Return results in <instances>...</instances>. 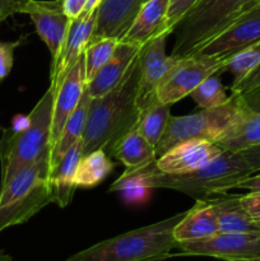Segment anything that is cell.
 Here are the masks:
<instances>
[{
	"label": "cell",
	"instance_id": "6da1fadb",
	"mask_svg": "<svg viewBox=\"0 0 260 261\" xmlns=\"http://www.w3.org/2000/svg\"><path fill=\"white\" fill-rule=\"evenodd\" d=\"M252 173L254 170L239 152L223 149L211 163L184 175L161 172L155 161L144 167L126 170L112 184L110 191L171 189L199 200L236 189L241 181Z\"/></svg>",
	"mask_w": 260,
	"mask_h": 261
},
{
	"label": "cell",
	"instance_id": "7a4b0ae2",
	"mask_svg": "<svg viewBox=\"0 0 260 261\" xmlns=\"http://www.w3.org/2000/svg\"><path fill=\"white\" fill-rule=\"evenodd\" d=\"M138 88L139 55L116 87L89 101L86 129L82 137L83 155L98 149L110 153L124 135L137 127L142 111Z\"/></svg>",
	"mask_w": 260,
	"mask_h": 261
},
{
	"label": "cell",
	"instance_id": "3957f363",
	"mask_svg": "<svg viewBox=\"0 0 260 261\" xmlns=\"http://www.w3.org/2000/svg\"><path fill=\"white\" fill-rule=\"evenodd\" d=\"M186 212L142 228L105 240L71 255L66 261H161L172 256L177 249L173 237L176 224Z\"/></svg>",
	"mask_w": 260,
	"mask_h": 261
},
{
	"label": "cell",
	"instance_id": "277c9868",
	"mask_svg": "<svg viewBox=\"0 0 260 261\" xmlns=\"http://www.w3.org/2000/svg\"><path fill=\"white\" fill-rule=\"evenodd\" d=\"M50 152L20 170L0 186V233L30 221L46 205L54 203L50 181Z\"/></svg>",
	"mask_w": 260,
	"mask_h": 261
},
{
	"label": "cell",
	"instance_id": "5b68a950",
	"mask_svg": "<svg viewBox=\"0 0 260 261\" xmlns=\"http://www.w3.org/2000/svg\"><path fill=\"white\" fill-rule=\"evenodd\" d=\"M54 92L48 88L28 115V122L19 130L7 129L0 143L2 184L5 185L20 170L37 162L48 150L53 122Z\"/></svg>",
	"mask_w": 260,
	"mask_h": 261
},
{
	"label": "cell",
	"instance_id": "8992f818",
	"mask_svg": "<svg viewBox=\"0 0 260 261\" xmlns=\"http://www.w3.org/2000/svg\"><path fill=\"white\" fill-rule=\"evenodd\" d=\"M257 4L260 0H199L173 30L171 55L181 58L198 53Z\"/></svg>",
	"mask_w": 260,
	"mask_h": 261
},
{
	"label": "cell",
	"instance_id": "52a82bcc",
	"mask_svg": "<svg viewBox=\"0 0 260 261\" xmlns=\"http://www.w3.org/2000/svg\"><path fill=\"white\" fill-rule=\"evenodd\" d=\"M244 106L240 94L231 93L228 101L212 110H200L186 116H171L162 138L155 145V155L185 140H208L216 143L235 121Z\"/></svg>",
	"mask_w": 260,
	"mask_h": 261
},
{
	"label": "cell",
	"instance_id": "ba28073f",
	"mask_svg": "<svg viewBox=\"0 0 260 261\" xmlns=\"http://www.w3.org/2000/svg\"><path fill=\"white\" fill-rule=\"evenodd\" d=\"M228 59L229 56H212L203 53L181 58L173 56L172 63L158 83L155 98L161 103H176L188 97L206 78L222 73Z\"/></svg>",
	"mask_w": 260,
	"mask_h": 261
},
{
	"label": "cell",
	"instance_id": "9c48e42d",
	"mask_svg": "<svg viewBox=\"0 0 260 261\" xmlns=\"http://www.w3.org/2000/svg\"><path fill=\"white\" fill-rule=\"evenodd\" d=\"M180 254L209 256L224 261L250 260L260 256V231L247 233H218L177 245Z\"/></svg>",
	"mask_w": 260,
	"mask_h": 261
},
{
	"label": "cell",
	"instance_id": "30bf717a",
	"mask_svg": "<svg viewBox=\"0 0 260 261\" xmlns=\"http://www.w3.org/2000/svg\"><path fill=\"white\" fill-rule=\"evenodd\" d=\"M87 87L86 79V63L84 54L76 60L73 68L66 73L58 88L54 92L53 103V122H51L50 139H48V152L55 149L60 135L63 133L64 125L69 119L75 107L81 101L83 92Z\"/></svg>",
	"mask_w": 260,
	"mask_h": 261
},
{
	"label": "cell",
	"instance_id": "8fae6325",
	"mask_svg": "<svg viewBox=\"0 0 260 261\" xmlns=\"http://www.w3.org/2000/svg\"><path fill=\"white\" fill-rule=\"evenodd\" d=\"M97 13H98V8L91 13H81V15L70 20L68 33H66L63 46L59 51L58 58L51 61L50 87L48 88L53 89V92H55L60 82L63 81L66 73L73 68L81 55H83L84 50L93 35L94 28H96Z\"/></svg>",
	"mask_w": 260,
	"mask_h": 261
},
{
	"label": "cell",
	"instance_id": "7c38bea8",
	"mask_svg": "<svg viewBox=\"0 0 260 261\" xmlns=\"http://www.w3.org/2000/svg\"><path fill=\"white\" fill-rule=\"evenodd\" d=\"M24 14L31 17L36 33L47 46L54 61L58 58L71 20L64 12L63 0H31Z\"/></svg>",
	"mask_w": 260,
	"mask_h": 261
},
{
	"label": "cell",
	"instance_id": "4fadbf2b",
	"mask_svg": "<svg viewBox=\"0 0 260 261\" xmlns=\"http://www.w3.org/2000/svg\"><path fill=\"white\" fill-rule=\"evenodd\" d=\"M222 152L221 147L208 140H185L157 157L155 166L163 173L184 175L204 167Z\"/></svg>",
	"mask_w": 260,
	"mask_h": 261
},
{
	"label": "cell",
	"instance_id": "5bb4252c",
	"mask_svg": "<svg viewBox=\"0 0 260 261\" xmlns=\"http://www.w3.org/2000/svg\"><path fill=\"white\" fill-rule=\"evenodd\" d=\"M168 35L162 33L149 42L145 43L139 53V98L140 110L144 109L152 102L158 101L155 98V89L158 83L168 66L173 60V56L166 54V40ZM142 112V111H140Z\"/></svg>",
	"mask_w": 260,
	"mask_h": 261
},
{
	"label": "cell",
	"instance_id": "9a60e30c",
	"mask_svg": "<svg viewBox=\"0 0 260 261\" xmlns=\"http://www.w3.org/2000/svg\"><path fill=\"white\" fill-rule=\"evenodd\" d=\"M260 40V4L237 18L231 25L206 43L200 51L205 55L228 56Z\"/></svg>",
	"mask_w": 260,
	"mask_h": 261
},
{
	"label": "cell",
	"instance_id": "2e32d148",
	"mask_svg": "<svg viewBox=\"0 0 260 261\" xmlns=\"http://www.w3.org/2000/svg\"><path fill=\"white\" fill-rule=\"evenodd\" d=\"M242 98L244 106L240 114L216 142L224 150L240 152L260 144V94H247Z\"/></svg>",
	"mask_w": 260,
	"mask_h": 261
},
{
	"label": "cell",
	"instance_id": "e0dca14e",
	"mask_svg": "<svg viewBox=\"0 0 260 261\" xmlns=\"http://www.w3.org/2000/svg\"><path fill=\"white\" fill-rule=\"evenodd\" d=\"M145 0H102L91 40L112 37L121 40Z\"/></svg>",
	"mask_w": 260,
	"mask_h": 261
},
{
	"label": "cell",
	"instance_id": "ac0fdd59",
	"mask_svg": "<svg viewBox=\"0 0 260 261\" xmlns=\"http://www.w3.org/2000/svg\"><path fill=\"white\" fill-rule=\"evenodd\" d=\"M142 47L143 46L135 43L120 41L109 61L99 69L94 78L87 83L89 97L98 98L116 87L139 55Z\"/></svg>",
	"mask_w": 260,
	"mask_h": 261
},
{
	"label": "cell",
	"instance_id": "d6986e66",
	"mask_svg": "<svg viewBox=\"0 0 260 261\" xmlns=\"http://www.w3.org/2000/svg\"><path fill=\"white\" fill-rule=\"evenodd\" d=\"M168 4L170 0H147L120 41L144 46L162 33L170 36V33L166 31Z\"/></svg>",
	"mask_w": 260,
	"mask_h": 261
},
{
	"label": "cell",
	"instance_id": "ffe728a7",
	"mask_svg": "<svg viewBox=\"0 0 260 261\" xmlns=\"http://www.w3.org/2000/svg\"><path fill=\"white\" fill-rule=\"evenodd\" d=\"M218 233L216 208L208 199H199L176 224L173 237L177 244L205 239Z\"/></svg>",
	"mask_w": 260,
	"mask_h": 261
},
{
	"label": "cell",
	"instance_id": "44dd1931",
	"mask_svg": "<svg viewBox=\"0 0 260 261\" xmlns=\"http://www.w3.org/2000/svg\"><path fill=\"white\" fill-rule=\"evenodd\" d=\"M83 155L82 139L71 145L65 154L51 168L50 181L53 189L54 203L60 208H65L73 200L75 193V173L78 163Z\"/></svg>",
	"mask_w": 260,
	"mask_h": 261
},
{
	"label": "cell",
	"instance_id": "7402d4cb",
	"mask_svg": "<svg viewBox=\"0 0 260 261\" xmlns=\"http://www.w3.org/2000/svg\"><path fill=\"white\" fill-rule=\"evenodd\" d=\"M216 208L218 232L222 233H247L259 232L260 228L251 221L240 203L239 194L222 193L208 198Z\"/></svg>",
	"mask_w": 260,
	"mask_h": 261
},
{
	"label": "cell",
	"instance_id": "603a6c76",
	"mask_svg": "<svg viewBox=\"0 0 260 261\" xmlns=\"http://www.w3.org/2000/svg\"><path fill=\"white\" fill-rule=\"evenodd\" d=\"M109 154L119 160L126 170L144 167L157 160L154 147L137 129L124 135Z\"/></svg>",
	"mask_w": 260,
	"mask_h": 261
},
{
	"label": "cell",
	"instance_id": "cb8c5ba5",
	"mask_svg": "<svg viewBox=\"0 0 260 261\" xmlns=\"http://www.w3.org/2000/svg\"><path fill=\"white\" fill-rule=\"evenodd\" d=\"M89 101H91V97H89L88 89H87L86 87L78 106L75 107L73 114H71L70 116H69V119L66 120L65 125H64L63 133H61L60 135V139H59L54 152L50 154L51 168H53L54 166L56 165V162L65 154V152L71 147V145L75 144V143L78 142V140H81L82 137H83L84 129H86L87 116H88Z\"/></svg>",
	"mask_w": 260,
	"mask_h": 261
},
{
	"label": "cell",
	"instance_id": "d4e9b609",
	"mask_svg": "<svg viewBox=\"0 0 260 261\" xmlns=\"http://www.w3.org/2000/svg\"><path fill=\"white\" fill-rule=\"evenodd\" d=\"M115 168L105 150L98 149L82 155L75 173L76 188H94L99 185Z\"/></svg>",
	"mask_w": 260,
	"mask_h": 261
},
{
	"label": "cell",
	"instance_id": "484cf974",
	"mask_svg": "<svg viewBox=\"0 0 260 261\" xmlns=\"http://www.w3.org/2000/svg\"><path fill=\"white\" fill-rule=\"evenodd\" d=\"M171 106L172 105L161 103L160 101H154L145 106L140 112L139 121H138L135 129L154 148L162 138L166 126L168 124V120L171 117Z\"/></svg>",
	"mask_w": 260,
	"mask_h": 261
},
{
	"label": "cell",
	"instance_id": "4316f807",
	"mask_svg": "<svg viewBox=\"0 0 260 261\" xmlns=\"http://www.w3.org/2000/svg\"><path fill=\"white\" fill-rule=\"evenodd\" d=\"M120 40L112 37L89 40L84 50V63H86V79L87 83L94 78L99 69L109 61L114 54L115 48L119 45Z\"/></svg>",
	"mask_w": 260,
	"mask_h": 261
},
{
	"label": "cell",
	"instance_id": "83f0119b",
	"mask_svg": "<svg viewBox=\"0 0 260 261\" xmlns=\"http://www.w3.org/2000/svg\"><path fill=\"white\" fill-rule=\"evenodd\" d=\"M260 64V40L252 45L237 51L229 56L228 61L224 65L223 71H228L233 75V83L237 84L246 78L255 68Z\"/></svg>",
	"mask_w": 260,
	"mask_h": 261
},
{
	"label": "cell",
	"instance_id": "f1b7e54d",
	"mask_svg": "<svg viewBox=\"0 0 260 261\" xmlns=\"http://www.w3.org/2000/svg\"><path fill=\"white\" fill-rule=\"evenodd\" d=\"M189 96L201 110L216 109L226 103L229 98L226 93V87L216 75L209 76L201 82Z\"/></svg>",
	"mask_w": 260,
	"mask_h": 261
},
{
	"label": "cell",
	"instance_id": "f546056e",
	"mask_svg": "<svg viewBox=\"0 0 260 261\" xmlns=\"http://www.w3.org/2000/svg\"><path fill=\"white\" fill-rule=\"evenodd\" d=\"M199 0H170L166 15V31L172 35L177 23L198 4Z\"/></svg>",
	"mask_w": 260,
	"mask_h": 261
},
{
	"label": "cell",
	"instance_id": "4dcf8cb0",
	"mask_svg": "<svg viewBox=\"0 0 260 261\" xmlns=\"http://www.w3.org/2000/svg\"><path fill=\"white\" fill-rule=\"evenodd\" d=\"M22 43V38L17 41H0V83L10 74L14 64V51Z\"/></svg>",
	"mask_w": 260,
	"mask_h": 261
},
{
	"label": "cell",
	"instance_id": "1f68e13d",
	"mask_svg": "<svg viewBox=\"0 0 260 261\" xmlns=\"http://www.w3.org/2000/svg\"><path fill=\"white\" fill-rule=\"evenodd\" d=\"M231 93L247 96V94H260V64L237 84L229 87Z\"/></svg>",
	"mask_w": 260,
	"mask_h": 261
},
{
	"label": "cell",
	"instance_id": "d6a6232c",
	"mask_svg": "<svg viewBox=\"0 0 260 261\" xmlns=\"http://www.w3.org/2000/svg\"><path fill=\"white\" fill-rule=\"evenodd\" d=\"M240 203L251 221L260 228V193H247L240 195Z\"/></svg>",
	"mask_w": 260,
	"mask_h": 261
},
{
	"label": "cell",
	"instance_id": "836d02e7",
	"mask_svg": "<svg viewBox=\"0 0 260 261\" xmlns=\"http://www.w3.org/2000/svg\"><path fill=\"white\" fill-rule=\"evenodd\" d=\"M31 0H0V24L14 14H24Z\"/></svg>",
	"mask_w": 260,
	"mask_h": 261
},
{
	"label": "cell",
	"instance_id": "e575fe53",
	"mask_svg": "<svg viewBox=\"0 0 260 261\" xmlns=\"http://www.w3.org/2000/svg\"><path fill=\"white\" fill-rule=\"evenodd\" d=\"M239 153L245 158V161L249 163L250 167L254 170V172L260 171V144L240 150Z\"/></svg>",
	"mask_w": 260,
	"mask_h": 261
},
{
	"label": "cell",
	"instance_id": "d590c367",
	"mask_svg": "<svg viewBox=\"0 0 260 261\" xmlns=\"http://www.w3.org/2000/svg\"><path fill=\"white\" fill-rule=\"evenodd\" d=\"M87 0H63L64 12L70 19H74L83 12Z\"/></svg>",
	"mask_w": 260,
	"mask_h": 261
},
{
	"label": "cell",
	"instance_id": "8d00e7d4",
	"mask_svg": "<svg viewBox=\"0 0 260 261\" xmlns=\"http://www.w3.org/2000/svg\"><path fill=\"white\" fill-rule=\"evenodd\" d=\"M236 189H244V190H249L250 193H260V175L249 176L244 181H241Z\"/></svg>",
	"mask_w": 260,
	"mask_h": 261
},
{
	"label": "cell",
	"instance_id": "74e56055",
	"mask_svg": "<svg viewBox=\"0 0 260 261\" xmlns=\"http://www.w3.org/2000/svg\"><path fill=\"white\" fill-rule=\"evenodd\" d=\"M102 0H87L86 5H84V9L82 13H91L93 10H96L98 8V5L101 4Z\"/></svg>",
	"mask_w": 260,
	"mask_h": 261
},
{
	"label": "cell",
	"instance_id": "f35d334b",
	"mask_svg": "<svg viewBox=\"0 0 260 261\" xmlns=\"http://www.w3.org/2000/svg\"><path fill=\"white\" fill-rule=\"evenodd\" d=\"M0 261H12V256L8 255L5 251H3V250H0Z\"/></svg>",
	"mask_w": 260,
	"mask_h": 261
},
{
	"label": "cell",
	"instance_id": "ab89813d",
	"mask_svg": "<svg viewBox=\"0 0 260 261\" xmlns=\"http://www.w3.org/2000/svg\"><path fill=\"white\" fill-rule=\"evenodd\" d=\"M241 261H260V256L255 257V259H250V260H241Z\"/></svg>",
	"mask_w": 260,
	"mask_h": 261
},
{
	"label": "cell",
	"instance_id": "60d3db41",
	"mask_svg": "<svg viewBox=\"0 0 260 261\" xmlns=\"http://www.w3.org/2000/svg\"><path fill=\"white\" fill-rule=\"evenodd\" d=\"M145 2H147V0H145Z\"/></svg>",
	"mask_w": 260,
	"mask_h": 261
}]
</instances>
